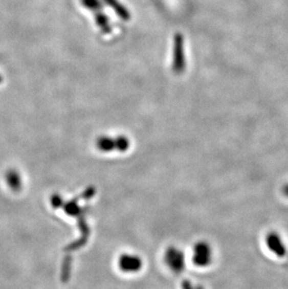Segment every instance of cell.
I'll use <instances>...</instances> for the list:
<instances>
[{
    "instance_id": "obj_3",
    "label": "cell",
    "mask_w": 288,
    "mask_h": 289,
    "mask_svg": "<svg viewBox=\"0 0 288 289\" xmlns=\"http://www.w3.org/2000/svg\"><path fill=\"white\" fill-rule=\"evenodd\" d=\"M142 264L143 262L142 258L138 255L132 253L121 255L117 261V266L120 271L123 273H127V274L139 273L142 270Z\"/></svg>"
},
{
    "instance_id": "obj_2",
    "label": "cell",
    "mask_w": 288,
    "mask_h": 289,
    "mask_svg": "<svg viewBox=\"0 0 288 289\" xmlns=\"http://www.w3.org/2000/svg\"><path fill=\"white\" fill-rule=\"evenodd\" d=\"M128 145L129 142L124 136L117 137L116 139L106 136L100 137L97 141V147L104 153H109L113 151L123 152L128 148Z\"/></svg>"
},
{
    "instance_id": "obj_4",
    "label": "cell",
    "mask_w": 288,
    "mask_h": 289,
    "mask_svg": "<svg viewBox=\"0 0 288 289\" xmlns=\"http://www.w3.org/2000/svg\"><path fill=\"white\" fill-rule=\"evenodd\" d=\"M185 46L184 38L182 35L177 34L174 38L173 47V71L176 73H181L185 71Z\"/></svg>"
},
{
    "instance_id": "obj_6",
    "label": "cell",
    "mask_w": 288,
    "mask_h": 289,
    "mask_svg": "<svg viewBox=\"0 0 288 289\" xmlns=\"http://www.w3.org/2000/svg\"><path fill=\"white\" fill-rule=\"evenodd\" d=\"M267 242H268L269 248L272 252H274V254H276L278 256H283L284 255V247H283V242L280 239V237H278L277 235H269Z\"/></svg>"
},
{
    "instance_id": "obj_8",
    "label": "cell",
    "mask_w": 288,
    "mask_h": 289,
    "mask_svg": "<svg viewBox=\"0 0 288 289\" xmlns=\"http://www.w3.org/2000/svg\"><path fill=\"white\" fill-rule=\"evenodd\" d=\"M96 23L98 26V28H100L102 30V32L104 33H109L110 32V26H109V18L102 14L101 12H98L96 14Z\"/></svg>"
},
{
    "instance_id": "obj_5",
    "label": "cell",
    "mask_w": 288,
    "mask_h": 289,
    "mask_svg": "<svg viewBox=\"0 0 288 289\" xmlns=\"http://www.w3.org/2000/svg\"><path fill=\"white\" fill-rule=\"evenodd\" d=\"M165 261L167 266L175 273L183 271L185 267V256L183 252L176 248H171L165 254Z\"/></svg>"
},
{
    "instance_id": "obj_9",
    "label": "cell",
    "mask_w": 288,
    "mask_h": 289,
    "mask_svg": "<svg viewBox=\"0 0 288 289\" xmlns=\"http://www.w3.org/2000/svg\"><path fill=\"white\" fill-rule=\"evenodd\" d=\"M82 4L90 11H99L102 9V3L99 0H82Z\"/></svg>"
},
{
    "instance_id": "obj_1",
    "label": "cell",
    "mask_w": 288,
    "mask_h": 289,
    "mask_svg": "<svg viewBox=\"0 0 288 289\" xmlns=\"http://www.w3.org/2000/svg\"><path fill=\"white\" fill-rule=\"evenodd\" d=\"M192 262L197 268H206L212 264L213 252L206 241H198L192 249Z\"/></svg>"
},
{
    "instance_id": "obj_10",
    "label": "cell",
    "mask_w": 288,
    "mask_h": 289,
    "mask_svg": "<svg viewBox=\"0 0 288 289\" xmlns=\"http://www.w3.org/2000/svg\"><path fill=\"white\" fill-rule=\"evenodd\" d=\"M283 193H284V195H285V196H288V185L287 186H285L283 187Z\"/></svg>"
},
{
    "instance_id": "obj_7",
    "label": "cell",
    "mask_w": 288,
    "mask_h": 289,
    "mask_svg": "<svg viewBox=\"0 0 288 289\" xmlns=\"http://www.w3.org/2000/svg\"><path fill=\"white\" fill-rule=\"evenodd\" d=\"M104 1L116 12V14H117L120 18H122V19H124V20L130 19L129 12L127 11V10L125 9V7H123V5H121L117 0H104Z\"/></svg>"
}]
</instances>
